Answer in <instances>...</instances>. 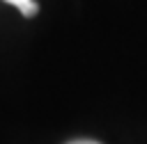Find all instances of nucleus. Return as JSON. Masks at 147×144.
I'll list each match as a JSON object with an SVG mask.
<instances>
[{
	"mask_svg": "<svg viewBox=\"0 0 147 144\" xmlns=\"http://www.w3.org/2000/svg\"><path fill=\"white\" fill-rule=\"evenodd\" d=\"M2 2H7V5H14L25 18H30V16H34L37 11H39V5H37V0H2Z\"/></svg>",
	"mask_w": 147,
	"mask_h": 144,
	"instance_id": "nucleus-1",
	"label": "nucleus"
},
{
	"mask_svg": "<svg viewBox=\"0 0 147 144\" xmlns=\"http://www.w3.org/2000/svg\"><path fill=\"white\" fill-rule=\"evenodd\" d=\"M69 144H99V142H94V139H74Z\"/></svg>",
	"mask_w": 147,
	"mask_h": 144,
	"instance_id": "nucleus-2",
	"label": "nucleus"
}]
</instances>
